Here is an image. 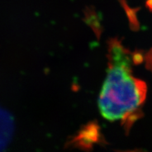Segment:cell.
Masks as SVG:
<instances>
[{
	"mask_svg": "<svg viewBox=\"0 0 152 152\" xmlns=\"http://www.w3.org/2000/svg\"><path fill=\"white\" fill-rule=\"evenodd\" d=\"M101 137L99 127L95 123H91L86 126L75 137L74 142L79 146L87 149L91 148L93 143L99 141Z\"/></svg>",
	"mask_w": 152,
	"mask_h": 152,
	"instance_id": "3",
	"label": "cell"
},
{
	"mask_svg": "<svg viewBox=\"0 0 152 152\" xmlns=\"http://www.w3.org/2000/svg\"><path fill=\"white\" fill-rule=\"evenodd\" d=\"M132 60L133 62L135 64H139L141 63L142 60H143V57L141 53L139 52H135V53L132 55Z\"/></svg>",
	"mask_w": 152,
	"mask_h": 152,
	"instance_id": "4",
	"label": "cell"
},
{
	"mask_svg": "<svg viewBox=\"0 0 152 152\" xmlns=\"http://www.w3.org/2000/svg\"><path fill=\"white\" fill-rule=\"evenodd\" d=\"M129 52L124 48L120 42L112 40L109 44V61L110 66H121L130 69Z\"/></svg>",
	"mask_w": 152,
	"mask_h": 152,
	"instance_id": "2",
	"label": "cell"
},
{
	"mask_svg": "<svg viewBox=\"0 0 152 152\" xmlns=\"http://www.w3.org/2000/svg\"><path fill=\"white\" fill-rule=\"evenodd\" d=\"M146 66L150 70L152 71V50H150L146 55Z\"/></svg>",
	"mask_w": 152,
	"mask_h": 152,
	"instance_id": "5",
	"label": "cell"
},
{
	"mask_svg": "<svg viewBox=\"0 0 152 152\" xmlns=\"http://www.w3.org/2000/svg\"><path fill=\"white\" fill-rule=\"evenodd\" d=\"M146 84L131 75V69L110 66L99 98L102 115L109 121L122 118L127 127L138 116L137 109L146 98Z\"/></svg>",
	"mask_w": 152,
	"mask_h": 152,
	"instance_id": "1",
	"label": "cell"
}]
</instances>
